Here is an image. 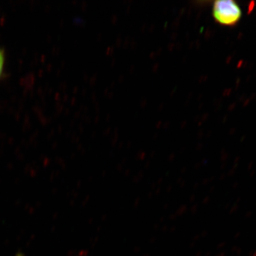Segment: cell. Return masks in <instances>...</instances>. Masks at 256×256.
Instances as JSON below:
<instances>
[{"mask_svg": "<svg viewBox=\"0 0 256 256\" xmlns=\"http://www.w3.org/2000/svg\"><path fill=\"white\" fill-rule=\"evenodd\" d=\"M241 8L236 2L232 0H223L214 2L213 16L220 24L232 26L240 21L242 18Z\"/></svg>", "mask_w": 256, "mask_h": 256, "instance_id": "obj_1", "label": "cell"}, {"mask_svg": "<svg viewBox=\"0 0 256 256\" xmlns=\"http://www.w3.org/2000/svg\"><path fill=\"white\" fill-rule=\"evenodd\" d=\"M4 56L3 51L0 49V76H2L4 68Z\"/></svg>", "mask_w": 256, "mask_h": 256, "instance_id": "obj_2", "label": "cell"}, {"mask_svg": "<svg viewBox=\"0 0 256 256\" xmlns=\"http://www.w3.org/2000/svg\"><path fill=\"white\" fill-rule=\"evenodd\" d=\"M186 210V207L184 206V208H181V209L179 210L178 211V215L180 216L182 215V214H183L182 213H184V211Z\"/></svg>", "mask_w": 256, "mask_h": 256, "instance_id": "obj_3", "label": "cell"}, {"mask_svg": "<svg viewBox=\"0 0 256 256\" xmlns=\"http://www.w3.org/2000/svg\"><path fill=\"white\" fill-rule=\"evenodd\" d=\"M196 207H197L196 206H193V208H192V212H193V213L195 212V211L196 210V208H197Z\"/></svg>", "mask_w": 256, "mask_h": 256, "instance_id": "obj_4", "label": "cell"}, {"mask_svg": "<svg viewBox=\"0 0 256 256\" xmlns=\"http://www.w3.org/2000/svg\"><path fill=\"white\" fill-rule=\"evenodd\" d=\"M210 200V199L209 198H206V200H204L203 202V204H206L208 202V201Z\"/></svg>", "mask_w": 256, "mask_h": 256, "instance_id": "obj_5", "label": "cell"}, {"mask_svg": "<svg viewBox=\"0 0 256 256\" xmlns=\"http://www.w3.org/2000/svg\"><path fill=\"white\" fill-rule=\"evenodd\" d=\"M234 170H231V172H229V175H230V176H232V174H234Z\"/></svg>", "mask_w": 256, "mask_h": 256, "instance_id": "obj_6", "label": "cell"}, {"mask_svg": "<svg viewBox=\"0 0 256 256\" xmlns=\"http://www.w3.org/2000/svg\"><path fill=\"white\" fill-rule=\"evenodd\" d=\"M208 182H209V180H204V182H203V184H206L208 183Z\"/></svg>", "mask_w": 256, "mask_h": 256, "instance_id": "obj_7", "label": "cell"}, {"mask_svg": "<svg viewBox=\"0 0 256 256\" xmlns=\"http://www.w3.org/2000/svg\"><path fill=\"white\" fill-rule=\"evenodd\" d=\"M247 215H246V216L248 217L249 216H250L252 215V212H248V213Z\"/></svg>", "mask_w": 256, "mask_h": 256, "instance_id": "obj_8", "label": "cell"}, {"mask_svg": "<svg viewBox=\"0 0 256 256\" xmlns=\"http://www.w3.org/2000/svg\"><path fill=\"white\" fill-rule=\"evenodd\" d=\"M194 196H192V197L190 198V202H192V201H194Z\"/></svg>", "mask_w": 256, "mask_h": 256, "instance_id": "obj_9", "label": "cell"}, {"mask_svg": "<svg viewBox=\"0 0 256 256\" xmlns=\"http://www.w3.org/2000/svg\"><path fill=\"white\" fill-rule=\"evenodd\" d=\"M251 166H252V162L250 163V164L249 165L248 170H250V168L252 167Z\"/></svg>", "mask_w": 256, "mask_h": 256, "instance_id": "obj_10", "label": "cell"}, {"mask_svg": "<svg viewBox=\"0 0 256 256\" xmlns=\"http://www.w3.org/2000/svg\"><path fill=\"white\" fill-rule=\"evenodd\" d=\"M222 178L223 179L224 178V175H222V178H220V180H222Z\"/></svg>", "mask_w": 256, "mask_h": 256, "instance_id": "obj_11", "label": "cell"}, {"mask_svg": "<svg viewBox=\"0 0 256 256\" xmlns=\"http://www.w3.org/2000/svg\"><path fill=\"white\" fill-rule=\"evenodd\" d=\"M195 185H196V186H194V188H196V187H198V184H195Z\"/></svg>", "mask_w": 256, "mask_h": 256, "instance_id": "obj_12", "label": "cell"}]
</instances>
